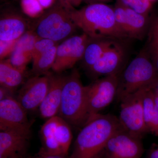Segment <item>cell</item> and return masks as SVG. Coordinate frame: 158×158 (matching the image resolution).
Instances as JSON below:
<instances>
[{"instance_id": "obj_1", "label": "cell", "mask_w": 158, "mask_h": 158, "mask_svg": "<svg viewBox=\"0 0 158 158\" xmlns=\"http://www.w3.org/2000/svg\"><path fill=\"white\" fill-rule=\"evenodd\" d=\"M121 127L114 115H95L82 127L69 158H102L108 140Z\"/></svg>"}, {"instance_id": "obj_2", "label": "cell", "mask_w": 158, "mask_h": 158, "mask_svg": "<svg viewBox=\"0 0 158 158\" xmlns=\"http://www.w3.org/2000/svg\"><path fill=\"white\" fill-rule=\"evenodd\" d=\"M77 28L91 39L128 38L116 23L114 10L102 3H93L79 9L68 11Z\"/></svg>"}, {"instance_id": "obj_3", "label": "cell", "mask_w": 158, "mask_h": 158, "mask_svg": "<svg viewBox=\"0 0 158 158\" xmlns=\"http://www.w3.org/2000/svg\"><path fill=\"white\" fill-rule=\"evenodd\" d=\"M58 115L76 127H83L88 121L86 86L82 84L80 73L76 69L65 81Z\"/></svg>"}, {"instance_id": "obj_4", "label": "cell", "mask_w": 158, "mask_h": 158, "mask_svg": "<svg viewBox=\"0 0 158 158\" xmlns=\"http://www.w3.org/2000/svg\"><path fill=\"white\" fill-rule=\"evenodd\" d=\"M158 77V71L143 50L119 74L116 100L119 102L127 95L148 88Z\"/></svg>"}, {"instance_id": "obj_5", "label": "cell", "mask_w": 158, "mask_h": 158, "mask_svg": "<svg viewBox=\"0 0 158 158\" xmlns=\"http://www.w3.org/2000/svg\"><path fill=\"white\" fill-rule=\"evenodd\" d=\"M77 28L68 10L58 2L40 18L34 31L40 38L58 43L71 37Z\"/></svg>"}, {"instance_id": "obj_6", "label": "cell", "mask_w": 158, "mask_h": 158, "mask_svg": "<svg viewBox=\"0 0 158 158\" xmlns=\"http://www.w3.org/2000/svg\"><path fill=\"white\" fill-rule=\"evenodd\" d=\"M71 125L59 115L48 118L40 130L39 154L68 156L73 139Z\"/></svg>"}, {"instance_id": "obj_7", "label": "cell", "mask_w": 158, "mask_h": 158, "mask_svg": "<svg viewBox=\"0 0 158 158\" xmlns=\"http://www.w3.org/2000/svg\"><path fill=\"white\" fill-rule=\"evenodd\" d=\"M119 74L104 77L86 86L88 120L99 114L116 98Z\"/></svg>"}, {"instance_id": "obj_8", "label": "cell", "mask_w": 158, "mask_h": 158, "mask_svg": "<svg viewBox=\"0 0 158 158\" xmlns=\"http://www.w3.org/2000/svg\"><path fill=\"white\" fill-rule=\"evenodd\" d=\"M143 89L120 100V113L118 118L123 129L142 138L149 133L144 120L142 103Z\"/></svg>"}, {"instance_id": "obj_9", "label": "cell", "mask_w": 158, "mask_h": 158, "mask_svg": "<svg viewBox=\"0 0 158 158\" xmlns=\"http://www.w3.org/2000/svg\"><path fill=\"white\" fill-rule=\"evenodd\" d=\"M0 130L31 137V124L27 111L14 97L0 100Z\"/></svg>"}, {"instance_id": "obj_10", "label": "cell", "mask_w": 158, "mask_h": 158, "mask_svg": "<svg viewBox=\"0 0 158 158\" xmlns=\"http://www.w3.org/2000/svg\"><path fill=\"white\" fill-rule=\"evenodd\" d=\"M142 140L121 127L108 140L102 158H140L144 151Z\"/></svg>"}, {"instance_id": "obj_11", "label": "cell", "mask_w": 158, "mask_h": 158, "mask_svg": "<svg viewBox=\"0 0 158 158\" xmlns=\"http://www.w3.org/2000/svg\"><path fill=\"white\" fill-rule=\"evenodd\" d=\"M90 38L83 33L65 40L57 47L56 60L52 70L57 73L72 68L82 59Z\"/></svg>"}, {"instance_id": "obj_12", "label": "cell", "mask_w": 158, "mask_h": 158, "mask_svg": "<svg viewBox=\"0 0 158 158\" xmlns=\"http://www.w3.org/2000/svg\"><path fill=\"white\" fill-rule=\"evenodd\" d=\"M51 73L35 76L23 84L16 99L27 112L39 109L48 91Z\"/></svg>"}, {"instance_id": "obj_13", "label": "cell", "mask_w": 158, "mask_h": 158, "mask_svg": "<svg viewBox=\"0 0 158 158\" xmlns=\"http://www.w3.org/2000/svg\"><path fill=\"white\" fill-rule=\"evenodd\" d=\"M67 77L60 73H51L48 91L38 109L43 118L48 119L58 115L62 90Z\"/></svg>"}, {"instance_id": "obj_14", "label": "cell", "mask_w": 158, "mask_h": 158, "mask_svg": "<svg viewBox=\"0 0 158 158\" xmlns=\"http://www.w3.org/2000/svg\"><path fill=\"white\" fill-rule=\"evenodd\" d=\"M124 56L123 48L116 42L88 69L95 77H105L120 73Z\"/></svg>"}, {"instance_id": "obj_15", "label": "cell", "mask_w": 158, "mask_h": 158, "mask_svg": "<svg viewBox=\"0 0 158 158\" xmlns=\"http://www.w3.org/2000/svg\"><path fill=\"white\" fill-rule=\"evenodd\" d=\"M30 138L0 132V158H26Z\"/></svg>"}, {"instance_id": "obj_16", "label": "cell", "mask_w": 158, "mask_h": 158, "mask_svg": "<svg viewBox=\"0 0 158 158\" xmlns=\"http://www.w3.org/2000/svg\"><path fill=\"white\" fill-rule=\"evenodd\" d=\"M27 23L20 15L13 12H5L0 19V40H17L27 29Z\"/></svg>"}, {"instance_id": "obj_17", "label": "cell", "mask_w": 158, "mask_h": 158, "mask_svg": "<svg viewBox=\"0 0 158 158\" xmlns=\"http://www.w3.org/2000/svg\"><path fill=\"white\" fill-rule=\"evenodd\" d=\"M26 71L16 68L9 59L0 61V85L14 92L23 84Z\"/></svg>"}, {"instance_id": "obj_18", "label": "cell", "mask_w": 158, "mask_h": 158, "mask_svg": "<svg viewBox=\"0 0 158 158\" xmlns=\"http://www.w3.org/2000/svg\"><path fill=\"white\" fill-rule=\"evenodd\" d=\"M144 122L149 133L158 136V107L153 94L148 88L142 91Z\"/></svg>"}, {"instance_id": "obj_19", "label": "cell", "mask_w": 158, "mask_h": 158, "mask_svg": "<svg viewBox=\"0 0 158 158\" xmlns=\"http://www.w3.org/2000/svg\"><path fill=\"white\" fill-rule=\"evenodd\" d=\"M125 7L128 38L142 39L148 31L150 19L147 15L140 14Z\"/></svg>"}, {"instance_id": "obj_20", "label": "cell", "mask_w": 158, "mask_h": 158, "mask_svg": "<svg viewBox=\"0 0 158 158\" xmlns=\"http://www.w3.org/2000/svg\"><path fill=\"white\" fill-rule=\"evenodd\" d=\"M115 43L114 39L111 38H90L83 58L85 66L90 68Z\"/></svg>"}, {"instance_id": "obj_21", "label": "cell", "mask_w": 158, "mask_h": 158, "mask_svg": "<svg viewBox=\"0 0 158 158\" xmlns=\"http://www.w3.org/2000/svg\"><path fill=\"white\" fill-rule=\"evenodd\" d=\"M58 45L59 44L54 46L37 59L33 60L32 71L34 75H45L49 73V70L52 69L56 60Z\"/></svg>"}, {"instance_id": "obj_22", "label": "cell", "mask_w": 158, "mask_h": 158, "mask_svg": "<svg viewBox=\"0 0 158 158\" xmlns=\"http://www.w3.org/2000/svg\"><path fill=\"white\" fill-rule=\"evenodd\" d=\"M148 35L146 52L158 72V14L150 19Z\"/></svg>"}, {"instance_id": "obj_23", "label": "cell", "mask_w": 158, "mask_h": 158, "mask_svg": "<svg viewBox=\"0 0 158 158\" xmlns=\"http://www.w3.org/2000/svg\"><path fill=\"white\" fill-rule=\"evenodd\" d=\"M40 39L34 31H27L18 40L14 49L32 55L34 45Z\"/></svg>"}, {"instance_id": "obj_24", "label": "cell", "mask_w": 158, "mask_h": 158, "mask_svg": "<svg viewBox=\"0 0 158 158\" xmlns=\"http://www.w3.org/2000/svg\"><path fill=\"white\" fill-rule=\"evenodd\" d=\"M9 60L13 66L22 70L26 71L27 65L32 60V56L31 54L14 49L10 55Z\"/></svg>"}, {"instance_id": "obj_25", "label": "cell", "mask_w": 158, "mask_h": 158, "mask_svg": "<svg viewBox=\"0 0 158 158\" xmlns=\"http://www.w3.org/2000/svg\"><path fill=\"white\" fill-rule=\"evenodd\" d=\"M151 2L150 0H121L122 5L143 15L147 14L151 8Z\"/></svg>"}, {"instance_id": "obj_26", "label": "cell", "mask_w": 158, "mask_h": 158, "mask_svg": "<svg viewBox=\"0 0 158 158\" xmlns=\"http://www.w3.org/2000/svg\"><path fill=\"white\" fill-rule=\"evenodd\" d=\"M58 43L50 40L40 38L34 45L32 52V61L35 60Z\"/></svg>"}, {"instance_id": "obj_27", "label": "cell", "mask_w": 158, "mask_h": 158, "mask_svg": "<svg viewBox=\"0 0 158 158\" xmlns=\"http://www.w3.org/2000/svg\"><path fill=\"white\" fill-rule=\"evenodd\" d=\"M21 6L24 12L32 17L40 15L44 10L37 0H21Z\"/></svg>"}, {"instance_id": "obj_28", "label": "cell", "mask_w": 158, "mask_h": 158, "mask_svg": "<svg viewBox=\"0 0 158 158\" xmlns=\"http://www.w3.org/2000/svg\"><path fill=\"white\" fill-rule=\"evenodd\" d=\"M114 12L116 23L128 37L125 6L123 5H118L114 9Z\"/></svg>"}, {"instance_id": "obj_29", "label": "cell", "mask_w": 158, "mask_h": 158, "mask_svg": "<svg viewBox=\"0 0 158 158\" xmlns=\"http://www.w3.org/2000/svg\"><path fill=\"white\" fill-rule=\"evenodd\" d=\"M17 40L11 41L0 40V59L4 60L6 57L11 55L14 51Z\"/></svg>"}, {"instance_id": "obj_30", "label": "cell", "mask_w": 158, "mask_h": 158, "mask_svg": "<svg viewBox=\"0 0 158 158\" xmlns=\"http://www.w3.org/2000/svg\"><path fill=\"white\" fill-rule=\"evenodd\" d=\"M83 0H59V2L68 11L75 9V7L79 6Z\"/></svg>"}, {"instance_id": "obj_31", "label": "cell", "mask_w": 158, "mask_h": 158, "mask_svg": "<svg viewBox=\"0 0 158 158\" xmlns=\"http://www.w3.org/2000/svg\"><path fill=\"white\" fill-rule=\"evenodd\" d=\"M14 92L11 90L4 88L0 87V100L10 97H14Z\"/></svg>"}, {"instance_id": "obj_32", "label": "cell", "mask_w": 158, "mask_h": 158, "mask_svg": "<svg viewBox=\"0 0 158 158\" xmlns=\"http://www.w3.org/2000/svg\"><path fill=\"white\" fill-rule=\"evenodd\" d=\"M147 158H158V144L154 143L148 152Z\"/></svg>"}, {"instance_id": "obj_33", "label": "cell", "mask_w": 158, "mask_h": 158, "mask_svg": "<svg viewBox=\"0 0 158 158\" xmlns=\"http://www.w3.org/2000/svg\"><path fill=\"white\" fill-rule=\"evenodd\" d=\"M154 95H158V77L148 88Z\"/></svg>"}, {"instance_id": "obj_34", "label": "cell", "mask_w": 158, "mask_h": 158, "mask_svg": "<svg viewBox=\"0 0 158 158\" xmlns=\"http://www.w3.org/2000/svg\"><path fill=\"white\" fill-rule=\"evenodd\" d=\"M44 9L52 7L55 0H37Z\"/></svg>"}, {"instance_id": "obj_35", "label": "cell", "mask_w": 158, "mask_h": 158, "mask_svg": "<svg viewBox=\"0 0 158 158\" xmlns=\"http://www.w3.org/2000/svg\"><path fill=\"white\" fill-rule=\"evenodd\" d=\"M68 156L58 155L39 154H38L36 158H69Z\"/></svg>"}, {"instance_id": "obj_36", "label": "cell", "mask_w": 158, "mask_h": 158, "mask_svg": "<svg viewBox=\"0 0 158 158\" xmlns=\"http://www.w3.org/2000/svg\"><path fill=\"white\" fill-rule=\"evenodd\" d=\"M154 97L155 101L156 104L158 107V95H154Z\"/></svg>"}, {"instance_id": "obj_37", "label": "cell", "mask_w": 158, "mask_h": 158, "mask_svg": "<svg viewBox=\"0 0 158 158\" xmlns=\"http://www.w3.org/2000/svg\"><path fill=\"white\" fill-rule=\"evenodd\" d=\"M83 1H85V2H90V1H92V0H83Z\"/></svg>"}, {"instance_id": "obj_38", "label": "cell", "mask_w": 158, "mask_h": 158, "mask_svg": "<svg viewBox=\"0 0 158 158\" xmlns=\"http://www.w3.org/2000/svg\"><path fill=\"white\" fill-rule=\"evenodd\" d=\"M100 1H107V0H100Z\"/></svg>"}, {"instance_id": "obj_39", "label": "cell", "mask_w": 158, "mask_h": 158, "mask_svg": "<svg viewBox=\"0 0 158 158\" xmlns=\"http://www.w3.org/2000/svg\"><path fill=\"white\" fill-rule=\"evenodd\" d=\"M151 1H153V0H150Z\"/></svg>"}]
</instances>
